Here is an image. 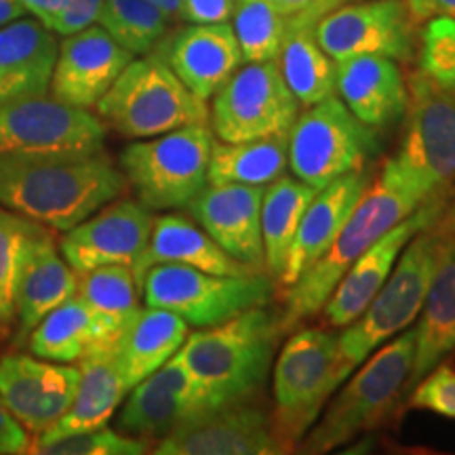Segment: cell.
I'll return each instance as SVG.
<instances>
[{"label": "cell", "instance_id": "6da1fadb", "mask_svg": "<svg viewBox=\"0 0 455 455\" xmlns=\"http://www.w3.org/2000/svg\"><path fill=\"white\" fill-rule=\"evenodd\" d=\"M127 188L121 167L104 150L0 158V207L49 230L68 232Z\"/></svg>", "mask_w": 455, "mask_h": 455}, {"label": "cell", "instance_id": "7a4b0ae2", "mask_svg": "<svg viewBox=\"0 0 455 455\" xmlns=\"http://www.w3.org/2000/svg\"><path fill=\"white\" fill-rule=\"evenodd\" d=\"M424 203L398 163L388 158L379 173L373 175L365 195L352 209L350 218L341 226L339 235L329 244L327 251L291 287L281 291L283 310L278 316L283 333L318 315L333 293L335 284L358 259V255Z\"/></svg>", "mask_w": 455, "mask_h": 455}, {"label": "cell", "instance_id": "3957f363", "mask_svg": "<svg viewBox=\"0 0 455 455\" xmlns=\"http://www.w3.org/2000/svg\"><path fill=\"white\" fill-rule=\"evenodd\" d=\"M281 335L278 312L259 306L188 333L178 358L201 382L213 409L235 405L251 401L264 386Z\"/></svg>", "mask_w": 455, "mask_h": 455}, {"label": "cell", "instance_id": "277c9868", "mask_svg": "<svg viewBox=\"0 0 455 455\" xmlns=\"http://www.w3.org/2000/svg\"><path fill=\"white\" fill-rule=\"evenodd\" d=\"M415 346L418 331L409 327L373 350L335 390L331 405L318 415L295 451L329 453L388 422L403 395L411 388Z\"/></svg>", "mask_w": 455, "mask_h": 455}, {"label": "cell", "instance_id": "5b68a950", "mask_svg": "<svg viewBox=\"0 0 455 455\" xmlns=\"http://www.w3.org/2000/svg\"><path fill=\"white\" fill-rule=\"evenodd\" d=\"M453 238L441 235L432 224L419 230L386 278L363 315L338 335V384L386 341L413 325L424 308L432 276Z\"/></svg>", "mask_w": 455, "mask_h": 455}, {"label": "cell", "instance_id": "8992f818", "mask_svg": "<svg viewBox=\"0 0 455 455\" xmlns=\"http://www.w3.org/2000/svg\"><path fill=\"white\" fill-rule=\"evenodd\" d=\"M95 110L104 124L127 140L209 123L207 101L196 98L158 55L131 60Z\"/></svg>", "mask_w": 455, "mask_h": 455}, {"label": "cell", "instance_id": "52a82bcc", "mask_svg": "<svg viewBox=\"0 0 455 455\" xmlns=\"http://www.w3.org/2000/svg\"><path fill=\"white\" fill-rule=\"evenodd\" d=\"M213 131L188 124L156 138L133 140L121 152L118 167L140 201L150 212L188 209L209 186Z\"/></svg>", "mask_w": 455, "mask_h": 455}, {"label": "cell", "instance_id": "ba28073f", "mask_svg": "<svg viewBox=\"0 0 455 455\" xmlns=\"http://www.w3.org/2000/svg\"><path fill=\"white\" fill-rule=\"evenodd\" d=\"M338 384V335L299 329L275 363V409L270 422L283 453L298 449Z\"/></svg>", "mask_w": 455, "mask_h": 455}, {"label": "cell", "instance_id": "9c48e42d", "mask_svg": "<svg viewBox=\"0 0 455 455\" xmlns=\"http://www.w3.org/2000/svg\"><path fill=\"white\" fill-rule=\"evenodd\" d=\"M276 284L268 272L247 276L212 275L181 264L152 266L141 278L146 306L184 318L188 327H215L244 310L270 306Z\"/></svg>", "mask_w": 455, "mask_h": 455}, {"label": "cell", "instance_id": "30bf717a", "mask_svg": "<svg viewBox=\"0 0 455 455\" xmlns=\"http://www.w3.org/2000/svg\"><path fill=\"white\" fill-rule=\"evenodd\" d=\"M375 152V129L358 121L335 95L298 114L287 135L289 167L295 180L315 190L341 175L367 169Z\"/></svg>", "mask_w": 455, "mask_h": 455}, {"label": "cell", "instance_id": "8fae6325", "mask_svg": "<svg viewBox=\"0 0 455 455\" xmlns=\"http://www.w3.org/2000/svg\"><path fill=\"white\" fill-rule=\"evenodd\" d=\"M403 118L405 131L392 158L424 201L445 195L455 181V95L415 70Z\"/></svg>", "mask_w": 455, "mask_h": 455}, {"label": "cell", "instance_id": "7c38bea8", "mask_svg": "<svg viewBox=\"0 0 455 455\" xmlns=\"http://www.w3.org/2000/svg\"><path fill=\"white\" fill-rule=\"evenodd\" d=\"M299 101L284 83L276 61L247 64L215 91L209 112L220 141H249L289 135Z\"/></svg>", "mask_w": 455, "mask_h": 455}, {"label": "cell", "instance_id": "4fadbf2b", "mask_svg": "<svg viewBox=\"0 0 455 455\" xmlns=\"http://www.w3.org/2000/svg\"><path fill=\"white\" fill-rule=\"evenodd\" d=\"M106 124L53 95L0 104V158L15 155H95L104 150Z\"/></svg>", "mask_w": 455, "mask_h": 455}, {"label": "cell", "instance_id": "5bb4252c", "mask_svg": "<svg viewBox=\"0 0 455 455\" xmlns=\"http://www.w3.org/2000/svg\"><path fill=\"white\" fill-rule=\"evenodd\" d=\"M415 21L405 0L341 4L315 26V36L333 61L384 55L409 61L415 53Z\"/></svg>", "mask_w": 455, "mask_h": 455}, {"label": "cell", "instance_id": "9a60e30c", "mask_svg": "<svg viewBox=\"0 0 455 455\" xmlns=\"http://www.w3.org/2000/svg\"><path fill=\"white\" fill-rule=\"evenodd\" d=\"M124 398L116 428L148 445L163 441L188 419L213 409L201 382L178 355L135 384Z\"/></svg>", "mask_w": 455, "mask_h": 455}, {"label": "cell", "instance_id": "2e32d148", "mask_svg": "<svg viewBox=\"0 0 455 455\" xmlns=\"http://www.w3.org/2000/svg\"><path fill=\"white\" fill-rule=\"evenodd\" d=\"M155 215L140 201L116 198L64 232L60 251L76 275L101 266H133L150 241Z\"/></svg>", "mask_w": 455, "mask_h": 455}, {"label": "cell", "instance_id": "e0dca14e", "mask_svg": "<svg viewBox=\"0 0 455 455\" xmlns=\"http://www.w3.org/2000/svg\"><path fill=\"white\" fill-rule=\"evenodd\" d=\"M81 369L28 355L0 358V398L30 436L43 435L70 409Z\"/></svg>", "mask_w": 455, "mask_h": 455}, {"label": "cell", "instance_id": "ac0fdd59", "mask_svg": "<svg viewBox=\"0 0 455 455\" xmlns=\"http://www.w3.org/2000/svg\"><path fill=\"white\" fill-rule=\"evenodd\" d=\"M156 455H281L270 415L251 401L196 415L156 443Z\"/></svg>", "mask_w": 455, "mask_h": 455}, {"label": "cell", "instance_id": "d6986e66", "mask_svg": "<svg viewBox=\"0 0 455 455\" xmlns=\"http://www.w3.org/2000/svg\"><path fill=\"white\" fill-rule=\"evenodd\" d=\"M445 195L428 198L411 215H407L405 220L392 226L386 235L379 236L378 241L369 244L365 251L358 255V259L346 270L341 281L335 284L327 304L323 306L327 325L344 329L363 315L369 301L375 298V293L382 289L386 278L390 276L398 255L403 253L407 243L419 230L435 224V220L439 218Z\"/></svg>", "mask_w": 455, "mask_h": 455}, {"label": "cell", "instance_id": "ffe728a7", "mask_svg": "<svg viewBox=\"0 0 455 455\" xmlns=\"http://www.w3.org/2000/svg\"><path fill=\"white\" fill-rule=\"evenodd\" d=\"M133 57L100 24L68 34L57 47L49 93L68 106L91 110Z\"/></svg>", "mask_w": 455, "mask_h": 455}, {"label": "cell", "instance_id": "44dd1931", "mask_svg": "<svg viewBox=\"0 0 455 455\" xmlns=\"http://www.w3.org/2000/svg\"><path fill=\"white\" fill-rule=\"evenodd\" d=\"M266 186L209 184L188 212L232 258L266 270L261 241V198Z\"/></svg>", "mask_w": 455, "mask_h": 455}, {"label": "cell", "instance_id": "7402d4cb", "mask_svg": "<svg viewBox=\"0 0 455 455\" xmlns=\"http://www.w3.org/2000/svg\"><path fill=\"white\" fill-rule=\"evenodd\" d=\"M158 57L196 98L212 100L221 84L243 64L232 26L190 24L156 44Z\"/></svg>", "mask_w": 455, "mask_h": 455}, {"label": "cell", "instance_id": "603a6c76", "mask_svg": "<svg viewBox=\"0 0 455 455\" xmlns=\"http://www.w3.org/2000/svg\"><path fill=\"white\" fill-rule=\"evenodd\" d=\"M371 181L373 171L367 167L363 171H355V173L341 175L339 180L316 190L304 218L299 221L298 235H295L291 249H289L283 275L276 281L278 291L291 287L327 251L329 244L339 235L341 226L350 218L352 209L365 195Z\"/></svg>", "mask_w": 455, "mask_h": 455}, {"label": "cell", "instance_id": "cb8c5ba5", "mask_svg": "<svg viewBox=\"0 0 455 455\" xmlns=\"http://www.w3.org/2000/svg\"><path fill=\"white\" fill-rule=\"evenodd\" d=\"M78 275L57 247L49 228L34 226L28 236L15 295L17 338L28 335L51 310L76 295Z\"/></svg>", "mask_w": 455, "mask_h": 455}, {"label": "cell", "instance_id": "d4e9b609", "mask_svg": "<svg viewBox=\"0 0 455 455\" xmlns=\"http://www.w3.org/2000/svg\"><path fill=\"white\" fill-rule=\"evenodd\" d=\"M339 100L361 123L375 131L401 123L407 110V81L395 60L355 55L335 61Z\"/></svg>", "mask_w": 455, "mask_h": 455}, {"label": "cell", "instance_id": "484cf974", "mask_svg": "<svg viewBox=\"0 0 455 455\" xmlns=\"http://www.w3.org/2000/svg\"><path fill=\"white\" fill-rule=\"evenodd\" d=\"M158 264H181L226 276H247L255 272H266L232 258L196 221L180 213H164L155 218L150 241H148L144 253L131 266L140 289L146 272Z\"/></svg>", "mask_w": 455, "mask_h": 455}, {"label": "cell", "instance_id": "4316f807", "mask_svg": "<svg viewBox=\"0 0 455 455\" xmlns=\"http://www.w3.org/2000/svg\"><path fill=\"white\" fill-rule=\"evenodd\" d=\"M57 47L53 30L34 17L0 28V104L47 95Z\"/></svg>", "mask_w": 455, "mask_h": 455}, {"label": "cell", "instance_id": "83f0119b", "mask_svg": "<svg viewBox=\"0 0 455 455\" xmlns=\"http://www.w3.org/2000/svg\"><path fill=\"white\" fill-rule=\"evenodd\" d=\"M78 363H81L78 365L81 379H78L76 396H74L70 409L49 430H44L32 441L30 451L64 439L68 435L101 428L110 422L114 411L127 396L129 390L118 373L112 350L89 352Z\"/></svg>", "mask_w": 455, "mask_h": 455}, {"label": "cell", "instance_id": "f1b7e54d", "mask_svg": "<svg viewBox=\"0 0 455 455\" xmlns=\"http://www.w3.org/2000/svg\"><path fill=\"white\" fill-rule=\"evenodd\" d=\"M188 333V323L173 312L152 306L141 308L112 348L114 363L127 390L178 355Z\"/></svg>", "mask_w": 455, "mask_h": 455}, {"label": "cell", "instance_id": "f546056e", "mask_svg": "<svg viewBox=\"0 0 455 455\" xmlns=\"http://www.w3.org/2000/svg\"><path fill=\"white\" fill-rule=\"evenodd\" d=\"M140 295L141 289L131 266H101L78 275L76 298L89 306L98 323V350H112L121 339L124 329L140 315Z\"/></svg>", "mask_w": 455, "mask_h": 455}, {"label": "cell", "instance_id": "4dcf8cb0", "mask_svg": "<svg viewBox=\"0 0 455 455\" xmlns=\"http://www.w3.org/2000/svg\"><path fill=\"white\" fill-rule=\"evenodd\" d=\"M315 195V188L284 175L266 186L261 198V241L266 272L275 278V284L283 275L299 221Z\"/></svg>", "mask_w": 455, "mask_h": 455}, {"label": "cell", "instance_id": "1f68e13d", "mask_svg": "<svg viewBox=\"0 0 455 455\" xmlns=\"http://www.w3.org/2000/svg\"><path fill=\"white\" fill-rule=\"evenodd\" d=\"M287 167V135L249 141H213L209 184L268 186L283 178Z\"/></svg>", "mask_w": 455, "mask_h": 455}, {"label": "cell", "instance_id": "d6a6232c", "mask_svg": "<svg viewBox=\"0 0 455 455\" xmlns=\"http://www.w3.org/2000/svg\"><path fill=\"white\" fill-rule=\"evenodd\" d=\"M98 348V323L89 306L76 295L51 310L28 335V350L43 361L78 363Z\"/></svg>", "mask_w": 455, "mask_h": 455}, {"label": "cell", "instance_id": "836d02e7", "mask_svg": "<svg viewBox=\"0 0 455 455\" xmlns=\"http://www.w3.org/2000/svg\"><path fill=\"white\" fill-rule=\"evenodd\" d=\"M276 64L299 106H315L338 93L335 61L318 44L315 28L291 30Z\"/></svg>", "mask_w": 455, "mask_h": 455}, {"label": "cell", "instance_id": "e575fe53", "mask_svg": "<svg viewBox=\"0 0 455 455\" xmlns=\"http://www.w3.org/2000/svg\"><path fill=\"white\" fill-rule=\"evenodd\" d=\"M455 323V241L443 255L439 268L432 276L424 308L419 312L418 346L411 371V386L422 379L439 363V344L447 329Z\"/></svg>", "mask_w": 455, "mask_h": 455}, {"label": "cell", "instance_id": "d590c367", "mask_svg": "<svg viewBox=\"0 0 455 455\" xmlns=\"http://www.w3.org/2000/svg\"><path fill=\"white\" fill-rule=\"evenodd\" d=\"M98 24L133 55H148L163 41L171 21L148 0H104Z\"/></svg>", "mask_w": 455, "mask_h": 455}, {"label": "cell", "instance_id": "8d00e7d4", "mask_svg": "<svg viewBox=\"0 0 455 455\" xmlns=\"http://www.w3.org/2000/svg\"><path fill=\"white\" fill-rule=\"evenodd\" d=\"M232 17V30L244 64L278 60L293 28L276 9H272L266 0H236Z\"/></svg>", "mask_w": 455, "mask_h": 455}, {"label": "cell", "instance_id": "74e56055", "mask_svg": "<svg viewBox=\"0 0 455 455\" xmlns=\"http://www.w3.org/2000/svg\"><path fill=\"white\" fill-rule=\"evenodd\" d=\"M34 226L28 218L0 207V335H7L15 323L17 281Z\"/></svg>", "mask_w": 455, "mask_h": 455}, {"label": "cell", "instance_id": "f35d334b", "mask_svg": "<svg viewBox=\"0 0 455 455\" xmlns=\"http://www.w3.org/2000/svg\"><path fill=\"white\" fill-rule=\"evenodd\" d=\"M419 72L455 95V17H432L419 36Z\"/></svg>", "mask_w": 455, "mask_h": 455}, {"label": "cell", "instance_id": "ab89813d", "mask_svg": "<svg viewBox=\"0 0 455 455\" xmlns=\"http://www.w3.org/2000/svg\"><path fill=\"white\" fill-rule=\"evenodd\" d=\"M148 443L123 435L118 430H110L108 426L68 435L64 439L49 443V445L32 449L30 453L47 455H141L148 453Z\"/></svg>", "mask_w": 455, "mask_h": 455}, {"label": "cell", "instance_id": "60d3db41", "mask_svg": "<svg viewBox=\"0 0 455 455\" xmlns=\"http://www.w3.org/2000/svg\"><path fill=\"white\" fill-rule=\"evenodd\" d=\"M407 398L409 409L430 411L441 418L455 419V365L436 363L422 379L411 386Z\"/></svg>", "mask_w": 455, "mask_h": 455}, {"label": "cell", "instance_id": "b9f144b4", "mask_svg": "<svg viewBox=\"0 0 455 455\" xmlns=\"http://www.w3.org/2000/svg\"><path fill=\"white\" fill-rule=\"evenodd\" d=\"M266 3L276 9L295 30V28H315L323 17L348 0H266Z\"/></svg>", "mask_w": 455, "mask_h": 455}, {"label": "cell", "instance_id": "7bdbcfd3", "mask_svg": "<svg viewBox=\"0 0 455 455\" xmlns=\"http://www.w3.org/2000/svg\"><path fill=\"white\" fill-rule=\"evenodd\" d=\"M101 3L104 0H66V7L57 17L53 32L68 36V34L93 26L98 21Z\"/></svg>", "mask_w": 455, "mask_h": 455}, {"label": "cell", "instance_id": "ee69618b", "mask_svg": "<svg viewBox=\"0 0 455 455\" xmlns=\"http://www.w3.org/2000/svg\"><path fill=\"white\" fill-rule=\"evenodd\" d=\"M236 0H181V20L188 24H224L235 13Z\"/></svg>", "mask_w": 455, "mask_h": 455}, {"label": "cell", "instance_id": "f6af8a7d", "mask_svg": "<svg viewBox=\"0 0 455 455\" xmlns=\"http://www.w3.org/2000/svg\"><path fill=\"white\" fill-rule=\"evenodd\" d=\"M32 439L24 430L0 398V455H21L30 453Z\"/></svg>", "mask_w": 455, "mask_h": 455}, {"label": "cell", "instance_id": "bcb514c9", "mask_svg": "<svg viewBox=\"0 0 455 455\" xmlns=\"http://www.w3.org/2000/svg\"><path fill=\"white\" fill-rule=\"evenodd\" d=\"M415 24H424L432 17H455V0H405Z\"/></svg>", "mask_w": 455, "mask_h": 455}, {"label": "cell", "instance_id": "7dc6e473", "mask_svg": "<svg viewBox=\"0 0 455 455\" xmlns=\"http://www.w3.org/2000/svg\"><path fill=\"white\" fill-rule=\"evenodd\" d=\"M21 4L26 7L28 15H32L44 28L53 30L57 17L66 7V0H21Z\"/></svg>", "mask_w": 455, "mask_h": 455}, {"label": "cell", "instance_id": "c3c4849f", "mask_svg": "<svg viewBox=\"0 0 455 455\" xmlns=\"http://www.w3.org/2000/svg\"><path fill=\"white\" fill-rule=\"evenodd\" d=\"M432 228H436L441 235H445L455 241V181H453V186L447 190L439 218L435 220Z\"/></svg>", "mask_w": 455, "mask_h": 455}, {"label": "cell", "instance_id": "681fc988", "mask_svg": "<svg viewBox=\"0 0 455 455\" xmlns=\"http://www.w3.org/2000/svg\"><path fill=\"white\" fill-rule=\"evenodd\" d=\"M28 11L21 0H0V28L11 24V21L26 17Z\"/></svg>", "mask_w": 455, "mask_h": 455}, {"label": "cell", "instance_id": "f907efd6", "mask_svg": "<svg viewBox=\"0 0 455 455\" xmlns=\"http://www.w3.org/2000/svg\"><path fill=\"white\" fill-rule=\"evenodd\" d=\"M148 3L155 4L169 21L181 20V0H148Z\"/></svg>", "mask_w": 455, "mask_h": 455}, {"label": "cell", "instance_id": "816d5d0a", "mask_svg": "<svg viewBox=\"0 0 455 455\" xmlns=\"http://www.w3.org/2000/svg\"><path fill=\"white\" fill-rule=\"evenodd\" d=\"M453 350H455V323L447 329V333L443 335V339L439 344V363L449 355V352H453Z\"/></svg>", "mask_w": 455, "mask_h": 455}]
</instances>
